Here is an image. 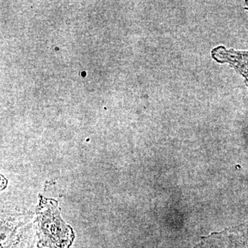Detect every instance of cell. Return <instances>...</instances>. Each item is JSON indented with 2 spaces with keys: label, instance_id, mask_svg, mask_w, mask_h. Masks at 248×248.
<instances>
[{
  "label": "cell",
  "instance_id": "obj_1",
  "mask_svg": "<svg viewBox=\"0 0 248 248\" xmlns=\"http://www.w3.org/2000/svg\"><path fill=\"white\" fill-rule=\"evenodd\" d=\"M37 223V247L71 248L75 239L74 232L62 219L56 201L40 196Z\"/></svg>",
  "mask_w": 248,
  "mask_h": 248
},
{
  "label": "cell",
  "instance_id": "obj_2",
  "mask_svg": "<svg viewBox=\"0 0 248 248\" xmlns=\"http://www.w3.org/2000/svg\"><path fill=\"white\" fill-rule=\"evenodd\" d=\"M195 248H248V223L205 236Z\"/></svg>",
  "mask_w": 248,
  "mask_h": 248
}]
</instances>
